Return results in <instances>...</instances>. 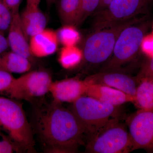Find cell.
Returning <instances> with one entry per match:
<instances>
[{"instance_id": "7", "label": "cell", "mask_w": 153, "mask_h": 153, "mask_svg": "<svg viewBox=\"0 0 153 153\" xmlns=\"http://www.w3.org/2000/svg\"><path fill=\"white\" fill-rule=\"evenodd\" d=\"M153 2V0H112L105 10L94 14L93 30L147 15Z\"/></svg>"}, {"instance_id": "24", "label": "cell", "mask_w": 153, "mask_h": 153, "mask_svg": "<svg viewBox=\"0 0 153 153\" xmlns=\"http://www.w3.org/2000/svg\"><path fill=\"white\" fill-rule=\"evenodd\" d=\"M22 152L8 135L0 130V153Z\"/></svg>"}, {"instance_id": "19", "label": "cell", "mask_w": 153, "mask_h": 153, "mask_svg": "<svg viewBox=\"0 0 153 153\" xmlns=\"http://www.w3.org/2000/svg\"><path fill=\"white\" fill-rule=\"evenodd\" d=\"M83 59L82 50L74 46L63 47L58 56V62L65 69H70L77 66Z\"/></svg>"}, {"instance_id": "26", "label": "cell", "mask_w": 153, "mask_h": 153, "mask_svg": "<svg viewBox=\"0 0 153 153\" xmlns=\"http://www.w3.org/2000/svg\"><path fill=\"white\" fill-rule=\"evenodd\" d=\"M13 14L19 13L22 0H3Z\"/></svg>"}, {"instance_id": "20", "label": "cell", "mask_w": 153, "mask_h": 153, "mask_svg": "<svg viewBox=\"0 0 153 153\" xmlns=\"http://www.w3.org/2000/svg\"><path fill=\"white\" fill-rule=\"evenodd\" d=\"M72 25H63L57 31L59 43L63 47L74 46L79 39V33Z\"/></svg>"}, {"instance_id": "2", "label": "cell", "mask_w": 153, "mask_h": 153, "mask_svg": "<svg viewBox=\"0 0 153 153\" xmlns=\"http://www.w3.org/2000/svg\"><path fill=\"white\" fill-rule=\"evenodd\" d=\"M0 130L8 135L21 152H35L33 128L19 100L0 95Z\"/></svg>"}, {"instance_id": "13", "label": "cell", "mask_w": 153, "mask_h": 153, "mask_svg": "<svg viewBox=\"0 0 153 153\" xmlns=\"http://www.w3.org/2000/svg\"><path fill=\"white\" fill-rule=\"evenodd\" d=\"M7 34V39L11 51L33 61V57L30 52L29 39L22 27L19 12L13 14V20Z\"/></svg>"}, {"instance_id": "9", "label": "cell", "mask_w": 153, "mask_h": 153, "mask_svg": "<svg viewBox=\"0 0 153 153\" xmlns=\"http://www.w3.org/2000/svg\"><path fill=\"white\" fill-rule=\"evenodd\" d=\"M127 122L134 150L153 153V111L139 109Z\"/></svg>"}, {"instance_id": "14", "label": "cell", "mask_w": 153, "mask_h": 153, "mask_svg": "<svg viewBox=\"0 0 153 153\" xmlns=\"http://www.w3.org/2000/svg\"><path fill=\"white\" fill-rule=\"evenodd\" d=\"M88 82L85 95L102 102L114 106H120L127 102L134 103V99L132 97L120 91L106 85Z\"/></svg>"}, {"instance_id": "30", "label": "cell", "mask_w": 153, "mask_h": 153, "mask_svg": "<svg viewBox=\"0 0 153 153\" xmlns=\"http://www.w3.org/2000/svg\"><path fill=\"white\" fill-rule=\"evenodd\" d=\"M57 0H46L47 4L49 6H51L52 4H54Z\"/></svg>"}, {"instance_id": "16", "label": "cell", "mask_w": 153, "mask_h": 153, "mask_svg": "<svg viewBox=\"0 0 153 153\" xmlns=\"http://www.w3.org/2000/svg\"><path fill=\"white\" fill-rule=\"evenodd\" d=\"M32 67L31 60L16 52L6 51L0 54V68L11 74H24Z\"/></svg>"}, {"instance_id": "8", "label": "cell", "mask_w": 153, "mask_h": 153, "mask_svg": "<svg viewBox=\"0 0 153 153\" xmlns=\"http://www.w3.org/2000/svg\"><path fill=\"white\" fill-rule=\"evenodd\" d=\"M53 82L52 76L47 71H28L16 78L9 97L17 100L33 101L50 92Z\"/></svg>"}, {"instance_id": "25", "label": "cell", "mask_w": 153, "mask_h": 153, "mask_svg": "<svg viewBox=\"0 0 153 153\" xmlns=\"http://www.w3.org/2000/svg\"><path fill=\"white\" fill-rule=\"evenodd\" d=\"M153 79V56L143 63L140 72L136 77L138 83L143 79Z\"/></svg>"}, {"instance_id": "10", "label": "cell", "mask_w": 153, "mask_h": 153, "mask_svg": "<svg viewBox=\"0 0 153 153\" xmlns=\"http://www.w3.org/2000/svg\"><path fill=\"white\" fill-rule=\"evenodd\" d=\"M88 82L71 78L58 80L52 82L50 92L53 101L57 103H73L78 98L86 94Z\"/></svg>"}, {"instance_id": "28", "label": "cell", "mask_w": 153, "mask_h": 153, "mask_svg": "<svg viewBox=\"0 0 153 153\" xmlns=\"http://www.w3.org/2000/svg\"><path fill=\"white\" fill-rule=\"evenodd\" d=\"M112 0H100L99 5L96 12H100L105 10L108 7Z\"/></svg>"}, {"instance_id": "17", "label": "cell", "mask_w": 153, "mask_h": 153, "mask_svg": "<svg viewBox=\"0 0 153 153\" xmlns=\"http://www.w3.org/2000/svg\"><path fill=\"white\" fill-rule=\"evenodd\" d=\"M134 103L139 109L153 111V79H143L139 82Z\"/></svg>"}, {"instance_id": "22", "label": "cell", "mask_w": 153, "mask_h": 153, "mask_svg": "<svg viewBox=\"0 0 153 153\" xmlns=\"http://www.w3.org/2000/svg\"><path fill=\"white\" fill-rule=\"evenodd\" d=\"M13 13L3 0H0V33L5 35L8 33Z\"/></svg>"}, {"instance_id": "1", "label": "cell", "mask_w": 153, "mask_h": 153, "mask_svg": "<svg viewBox=\"0 0 153 153\" xmlns=\"http://www.w3.org/2000/svg\"><path fill=\"white\" fill-rule=\"evenodd\" d=\"M31 126L48 153L75 152L86 136L73 111L54 101L36 108Z\"/></svg>"}, {"instance_id": "3", "label": "cell", "mask_w": 153, "mask_h": 153, "mask_svg": "<svg viewBox=\"0 0 153 153\" xmlns=\"http://www.w3.org/2000/svg\"><path fill=\"white\" fill-rule=\"evenodd\" d=\"M86 151L91 153H127L134 151L130 135L119 118L87 136Z\"/></svg>"}, {"instance_id": "27", "label": "cell", "mask_w": 153, "mask_h": 153, "mask_svg": "<svg viewBox=\"0 0 153 153\" xmlns=\"http://www.w3.org/2000/svg\"><path fill=\"white\" fill-rule=\"evenodd\" d=\"M9 47L7 39L5 35L0 33V54L7 51Z\"/></svg>"}, {"instance_id": "23", "label": "cell", "mask_w": 153, "mask_h": 153, "mask_svg": "<svg viewBox=\"0 0 153 153\" xmlns=\"http://www.w3.org/2000/svg\"><path fill=\"white\" fill-rule=\"evenodd\" d=\"M15 79L12 74L0 68V95L9 97Z\"/></svg>"}, {"instance_id": "12", "label": "cell", "mask_w": 153, "mask_h": 153, "mask_svg": "<svg viewBox=\"0 0 153 153\" xmlns=\"http://www.w3.org/2000/svg\"><path fill=\"white\" fill-rule=\"evenodd\" d=\"M29 40L30 52L33 57L41 58L53 55L59 46L57 32L51 29L46 28Z\"/></svg>"}, {"instance_id": "6", "label": "cell", "mask_w": 153, "mask_h": 153, "mask_svg": "<svg viewBox=\"0 0 153 153\" xmlns=\"http://www.w3.org/2000/svg\"><path fill=\"white\" fill-rule=\"evenodd\" d=\"M72 104L71 109L85 127L86 136L119 118L120 106L102 102L88 96H82Z\"/></svg>"}, {"instance_id": "11", "label": "cell", "mask_w": 153, "mask_h": 153, "mask_svg": "<svg viewBox=\"0 0 153 153\" xmlns=\"http://www.w3.org/2000/svg\"><path fill=\"white\" fill-rule=\"evenodd\" d=\"M88 82L101 84L115 88L130 96L135 100L137 82L134 77L119 71L100 72L88 76Z\"/></svg>"}, {"instance_id": "29", "label": "cell", "mask_w": 153, "mask_h": 153, "mask_svg": "<svg viewBox=\"0 0 153 153\" xmlns=\"http://www.w3.org/2000/svg\"><path fill=\"white\" fill-rule=\"evenodd\" d=\"M41 0H27V5L39 6Z\"/></svg>"}, {"instance_id": "5", "label": "cell", "mask_w": 153, "mask_h": 153, "mask_svg": "<svg viewBox=\"0 0 153 153\" xmlns=\"http://www.w3.org/2000/svg\"><path fill=\"white\" fill-rule=\"evenodd\" d=\"M141 22L129 26L122 31L111 57L104 63L100 72L119 71L121 66L136 57L149 27V21L140 23Z\"/></svg>"}, {"instance_id": "15", "label": "cell", "mask_w": 153, "mask_h": 153, "mask_svg": "<svg viewBox=\"0 0 153 153\" xmlns=\"http://www.w3.org/2000/svg\"><path fill=\"white\" fill-rule=\"evenodd\" d=\"M20 14L22 27L29 40L46 29L47 18L39 6L27 5Z\"/></svg>"}, {"instance_id": "31", "label": "cell", "mask_w": 153, "mask_h": 153, "mask_svg": "<svg viewBox=\"0 0 153 153\" xmlns=\"http://www.w3.org/2000/svg\"></svg>"}, {"instance_id": "4", "label": "cell", "mask_w": 153, "mask_h": 153, "mask_svg": "<svg viewBox=\"0 0 153 153\" xmlns=\"http://www.w3.org/2000/svg\"><path fill=\"white\" fill-rule=\"evenodd\" d=\"M142 21V18H135L94 30L83 44V59L92 65L105 63L111 57L116 42L122 31L128 26Z\"/></svg>"}, {"instance_id": "21", "label": "cell", "mask_w": 153, "mask_h": 153, "mask_svg": "<svg viewBox=\"0 0 153 153\" xmlns=\"http://www.w3.org/2000/svg\"><path fill=\"white\" fill-rule=\"evenodd\" d=\"M100 0H80L78 15L74 26L79 27L97 10Z\"/></svg>"}, {"instance_id": "18", "label": "cell", "mask_w": 153, "mask_h": 153, "mask_svg": "<svg viewBox=\"0 0 153 153\" xmlns=\"http://www.w3.org/2000/svg\"><path fill=\"white\" fill-rule=\"evenodd\" d=\"M80 0H59L58 12L63 25L74 26L78 12Z\"/></svg>"}]
</instances>
